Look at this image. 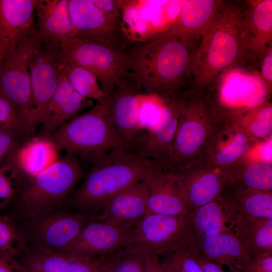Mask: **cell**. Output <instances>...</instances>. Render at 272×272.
I'll list each match as a JSON object with an SVG mask.
<instances>
[{
	"label": "cell",
	"mask_w": 272,
	"mask_h": 272,
	"mask_svg": "<svg viewBox=\"0 0 272 272\" xmlns=\"http://www.w3.org/2000/svg\"><path fill=\"white\" fill-rule=\"evenodd\" d=\"M83 213L46 214L35 218L29 228L34 245L64 253L86 224Z\"/></svg>",
	"instance_id": "2e32d148"
},
{
	"label": "cell",
	"mask_w": 272,
	"mask_h": 272,
	"mask_svg": "<svg viewBox=\"0 0 272 272\" xmlns=\"http://www.w3.org/2000/svg\"><path fill=\"white\" fill-rule=\"evenodd\" d=\"M24 233L10 218L0 215V255L10 257L26 248Z\"/></svg>",
	"instance_id": "74e56055"
},
{
	"label": "cell",
	"mask_w": 272,
	"mask_h": 272,
	"mask_svg": "<svg viewBox=\"0 0 272 272\" xmlns=\"http://www.w3.org/2000/svg\"><path fill=\"white\" fill-rule=\"evenodd\" d=\"M23 138L12 128L0 126V164L6 159L7 162L12 154L20 146V139Z\"/></svg>",
	"instance_id": "ee69618b"
},
{
	"label": "cell",
	"mask_w": 272,
	"mask_h": 272,
	"mask_svg": "<svg viewBox=\"0 0 272 272\" xmlns=\"http://www.w3.org/2000/svg\"><path fill=\"white\" fill-rule=\"evenodd\" d=\"M109 95L87 112L76 116L48 138L59 151L77 157L91 165L104 154L117 150H129L115 131L108 115Z\"/></svg>",
	"instance_id": "5b68a950"
},
{
	"label": "cell",
	"mask_w": 272,
	"mask_h": 272,
	"mask_svg": "<svg viewBox=\"0 0 272 272\" xmlns=\"http://www.w3.org/2000/svg\"><path fill=\"white\" fill-rule=\"evenodd\" d=\"M65 64L60 49L41 42L31 60V124L34 133L42 124L46 106L55 91Z\"/></svg>",
	"instance_id": "8fae6325"
},
{
	"label": "cell",
	"mask_w": 272,
	"mask_h": 272,
	"mask_svg": "<svg viewBox=\"0 0 272 272\" xmlns=\"http://www.w3.org/2000/svg\"><path fill=\"white\" fill-rule=\"evenodd\" d=\"M237 114L242 127L253 141H262L271 135L270 101L254 108L237 111Z\"/></svg>",
	"instance_id": "836d02e7"
},
{
	"label": "cell",
	"mask_w": 272,
	"mask_h": 272,
	"mask_svg": "<svg viewBox=\"0 0 272 272\" xmlns=\"http://www.w3.org/2000/svg\"><path fill=\"white\" fill-rule=\"evenodd\" d=\"M220 198L232 210L243 216L272 220V190L228 185Z\"/></svg>",
	"instance_id": "83f0119b"
},
{
	"label": "cell",
	"mask_w": 272,
	"mask_h": 272,
	"mask_svg": "<svg viewBox=\"0 0 272 272\" xmlns=\"http://www.w3.org/2000/svg\"><path fill=\"white\" fill-rule=\"evenodd\" d=\"M22 264L27 272H68L71 259L64 253L33 245L26 248Z\"/></svg>",
	"instance_id": "1f68e13d"
},
{
	"label": "cell",
	"mask_w": 272,
	"mask_h": 272,
	"mask_svg": "<svg viewBox=\"0 0 272 272\" xmlns=\"http://www.w3.org/2000/svg\"><path fill=\"white\" fill-rule=\"evenodd\" d=\"M6 54L7 52L5 47L0 37V64Z\"/></svg>",
	"instance_id": "f5cc1de1"
},
{
	"label": "cell",
	"mask_w": 272,
	"mask_h": 272,
	"mask_svg": "<svg viewBox=\"0 0 272 272\" xmlns=\"http://www.w3.org/2000/svg\"><path fill=\"white\" fill-rule=\"evenodd\" d=\"M146 180L138 182L109 199L102 207L100 220L125 231L136 227L148 214Z\"/></svg>",
	"instance_id": "ac0fdd59"
},
{
	"label": "cell",
	"mask_w": 272,
	"mask_h": 272,
	"mask_svg": "<svg viewBox=\"0 0 272 272\" xmlns=\"http://www.w3.org/2000/svg\"><path fill=\"white\" fill-rule=\"evenodd\" d=\"M129 232L101 221L86 223L63 253L75 261L108 255L126 247Z\"/></svg>",
	"instance_id": "5bb4252c"
},
{
	"label": "cell",
	"mask_w": 272,
	"mask_h": 272,
	"mask_svg": "<svg viewBox=\"0 0 272 272\" xmlns=\"http://www.w3.org/2000/svg\"><path fill=\"white\" fill-rule=\"evenodd\" d=\"M140 92L134 84L129 83L116 88L108 94L110 121L116 133L128 145V151L139 137L138 95Z\"/></svg>",
	"instance_id": "7402d4cb"
},
{
	"label": "cell",
	"mask_w": 272,
	"mask_h": 272,
	"mask_svg": "<svg viewBox=\"0 0 272 272\" xmlns=\"http://www.w3.org/2000/svg\"><path fill=\"white\" fill-rule=\"evenodd\" d=\"M224 2L187 0L173 25L166 31L188 37H200L220 11Z\"/></svg>",
	"instance_id": "4316f807"
},
{
	"label": "cell",
	"mask_w": 272,
	"mask_h": 272,
	"mask_svg": "<svg viewBox=\"0 0 272 272\" xmlns=\"http://www.w3.org/2000/svg\"><path fill=\"white\" fill-rule=\"evenodd\" d=\"M36 31L24 36L7 54L0 64V95L17 110L29 126L31 124V87L30 62L40 45Z\"/></svg>",
	"instance_id": "9c48e42d"
},
{
	"label": "cell",
	"mask_w": 272,
	"mask_h": 272,
	"mask_svg": "<svg viewBox=\"0 0 272 272\" xmlns=\"http://www.w3.org/2000/svg\"><path fill=\"white\" fill-rule=\"evenodd\" d=\"M171 171L180 183L191 211L217 200L229 184L227 169L205 156Z\"/></svg>",
	"instance_id": "7c38bea8"
},
{
	"label": "cell",
	"mask_w": 272,
	"mask_h": 272,
	"mask_svg": "<svg viewBox=\"0 0 272 272\" xmlns=\"http://www.w3.org/2000/svg\"><path fill=\"white\" fill-rule=\"evenodd\" d=\"M256 142L242 127L237 111L227 112L211 140L204 156L214 165L228 169L242 159Z\"/></svg>",
	"instance_id": "9a60e30c"
},
{
	"label": "cell",
	"mask_w": 272,
	"mask_h": 272,
	"mask_svg": "<svg viewBox=\"0 0 272 272\" xmlns=\"http://www.w3.org/2000/svg\"><path fill=\"white\" fill-rule=\"evenodd\" d=\"M69 4L75 38L126 51L120 30L121 16L104 12L91 0H69Z\"/></svg>",
	"instance_id": "4fadbf2b"
},
{
	"label": "cell",
	"mask_w": 272,
	"mask_h": 272,
	"mask_svg": "<svg viewBox=\"0 0 272 272\" xmlns=\"http://www.w3.org/2000/svg\"><path fill=\"white\" fill-rule=\"evenodd\" d=\"M107 255L84 261H72L68 272H106Z\"/></svg>",
	"instance_id": "f6af8a7d"
},
{
	"label": "cell",
	"mask_w": 272,
	"mask_h": 272,
	"mask_svg": "<svg viewBox=\"0 0 272 272\" xmlns=\"http://www.w3.org/2000/svg\"><path fill=\"white\" fill-rule=\"evenodd\" d=\"M180 112L173 141L172 169L205 156L208 145L228 112L215 90L191 84L179 94Z\"/></svg>",
	"instance_id": "3957f363"
},
{
	"label": "cell",
	"mask_w": 272,
	"mask_h": 272,
	"mask_svg": "<svg viewBox=\"0 0 272 272\" xmlns=\"http://www.w3.org/2000/svg\"><path fill=\"white\" fill-rule=\"evenodd\" d=\"M193 245L207 259L229 268H234L251 259L242 243L231 232L206 236Z\"/></svg>",
	"instance_id": "484cf974"
},
{
	"label": "cell",
	"mask_w": 272,
	"mask_h": 272,
	"mask_svg": "<svg viewBox=\"0 0 272 272\" xmlns=\"http://www.w3.org/2000/svg\"><path fill=\"white\" fill-rule=\"evenodd\" d=\"M200 40L165 31L126 50L137 87L164 98L179 95L192 83Z\"/></svg>",
	"instance_id": "6da1fadb"
},
{
	"label": "cell",
	"mask_w": 272,
	"mask_h": 272,
	"mask_svg": "<svg viewBox=\"0 0 272 272\" xmlns=\"http://www.w3.org/2000/svg\"><path fill=\"white\" fill-rule=\"evenodd\" d=\"M189 219L193 245L206 236L231 231L230 215L220 198L191 211Z\"/></svg>",
	"instance_id": "f1b7e54d"
},
{
	"label": "cell",
	"mask_w": 272,
	"mask_h": 272,
	"mask_svg": "<svg viewBox=\"0 0 272 272\" xmlns=\"http://www.w3.org/2000/svg\"><path fill=\"white\" fill-rule=\"evenodd\" d=\"M255 66L268 88L272 90V47L259 57Z\"/></svg>",
	"instance_id": "7dc6e473"
},
{
	"label": "cell",
	"mask_w": 272,
	"mask_h": 272,
	"mask_svg": "<svg viewBox=\"0 0 272 272\" xmlns=\"http://www.w3.org/2000/svg\"><path fill=\"white\" fill-rule=\"evenodd\" d=\"M61 51L66 63L83 67L94 74L106 95L121 85L134 84L126 51L79 37L66 43Z\"/></svg>",
	"instance_id": "52a82bcc"
},
{
	"label": "cell",
	"mask_w": 272,
	"mask_h": 272,
	"mask_svg": "<svg viewBox=\"0 0 272 272\" xmlns=\"http://www.w3.org/2000/svg\"><path fill=\"white\" fill-rule=\"evenodd\" d=\"M121 11L120 30L127 46L141 44L153 37L151 31L141 17L137 0H118Z\"/></svg>",
	"instance_id": "d6a6232c"
},
{
	"label": "cell",
	"mask_w": 272,
	"mask_h": 272,
	"mask_svg": "<svg viewBox=\"0 0 272 272\" xmlns=\"http://www.w3.org/2000/svg\"><path fill=\"white\" fill-rule=\"evenodd\" d=\"M165 99L166 98L153 93L140 92L139 94V137L156 119Z\"/></svg>",
	"instance_id": "ab89813d"
},
{
	"label": "cell",
	"mask_w": 272,
	"mask_h": 272,
	"mask_svg": "<svg viewBox=\"0 0 272 272\" xmlns=\"http://www.w3.org/2000/svg\"><path fill=\"white\" fill-rule=\"evenodd\" d=\"M58 152L49 138L34 137L20 146L8 161L13 162L23 173L33 178L59 160Z\"/></svg>",
	"instance_id": "d4e9b609"
},
{
	"label": "cell",
	"mask_w": 272,
	"mask_h": 272,
	"mask_svg": "<svg viewBox=\"0 0 272 272\" xmlns=\"http://www.w3.org/2000/svg\"><path fill=\"white\" fill-rule=\"evenodd\" d=\"M242 28L245 46L243 61L255 66L272 47V0L245 1Z\"/></svg>",
	"instance_id": "e0dca14e"
},
{
	"label": "cell",
	"mask_w": 272,
	"mask_h": 272,
	"mask_svg": "<svg viewBox=\"0 0 272 272\" xmlns=\"http://www.w3.org/2000/svg\"><path fill=\"white\" fill-rule=\"evenodd\" d=\"M168 254L161 262L164 272H204L199 262L200 252L195 246Z\"/></svg>",
	"instance_id": "f35d334b"
},
{
	"label": "cell",
	"mask_w": 272,
	"mask_h": 272,
	"mask_svg": "<svg viewBox=\"0 0 272 272\" xmlns=\"http://www.w3.org/2000/svg\"><path fill=\"white\" fill-rule=\"evenodd\" d=\"M1 125L12 128L23 138L33 134L29 126L17 110L7 100L0 95V126Z\"/></svg>",
	"instance_id": "b9f144b4"
},
{
	"label": "cell",
	"mask_w": 272,
	"mask_h": 272,
	"mask_svg": "<svg viewBox=\"0 0 272 272\" xmlns=\"http://www.w3.org/2000/svg\"><path fill=\"white\" fill-rule=\"evenodd\" d=\"M91 166L72 198V204L83 210L100 211L113 196L145 180L154 170L162 167L155 161L137 157L123 150L104 154Z\"/></svg>",
	"instance_id": "277c9868"
},
{
	"label": "cell",
	"mask_w": 272,
	"mask_h": 272,
	"mask_svg": "<svg viewBox=\"0 0 272 272\" xmlns=\"http://www.w3.org/2000/svg\"><path fill=\"white\" fill-rule=\"evenodd\" d=\"M145 180L148 214L179 216L191 211L182 187L172 171L159 167Z\"/></svg>",
	"instance_id": "d6986e66"
},
{
	"label": "cell",
	"mask_w": 272,
	"mask_h": 272,
	"mask_svg": "<svg viewBox=\"0 0 272 272\" xmlns=\"http://www.w3.org/2000/svg\"><path fill=\"white\" fill-rule=\"evenodd\" d=\"M83 175L80 160L65 154L25 185L18 199L19 213L33 219L47 214L62 203Z\"/></svg>",
	"instance_id": "8992f818"
},
{
	"label": "cell",
	"mask_w": 272,
	"mask_h": 272,
	"mask_svg": "<svg viewBox=\"0 0 272 272\" xmlns=\"http://www.w3.org/2000/svg\"><path fill=\"white\" fill-rule=\"evenodd\" d=\"M37 1L0 0V37L7 54L34 29V12Z\"/></svg>",
	"instance_id": "603a6c76"
},
{
	"label": "cell",
	"mask_w": 272,
	"mask_h": 272,
	"mask_svg": "<svg viewBox=\"0 0 272 272\" xmlns=\"http://www.w3.org/2000/svg\"><path fill=\"white\" fill-rule=\"evenodd\" d=\"M93 100L80 95L73 87L63 71L59 77L55 91L45 111L41 137L48 138L59 127L81 114Z\"/></svg>",
	"instance_id": "44dd1931"
},
{
	"label": "cell",
	"mask_w": 272,
	"mask_h": 272,
	"mask_svg": "<svg viewBox=\"0 0 272 272\" xmlns=\"http://www.w3.org/2000/svg\"><path fill=\"white\" fill-rule=\"evenodd\" d=\"M179 112V95L166 98L156 119L128 152L137 157L155 161L165 170H171L173 141Z\"/></svg>",
	"instance_id": "30bf717a"
},
{
	"label": "cell",
	"mask_w": 272,
	"mask_h": 272,
	"mask_svg": "<svg viewBox=\"0 0 272 272\" xmlns=\"http://www.w3.org/2000/svg\"><path fill=\"white\" fill-rule=\"evenodd\" d=\"M250 67L243 62L225 70L219 76L215 91L219 104L226 111L243 109L240 100L242 85Z\"/></svg>",
	"instance_id": "4dcf8cb0"
},
{
	"label": "cell",
	"mask_w": 272,
	"mask_h": 272,
	"mask_svg": "<svg viewBox=\"0 0 272 272\" xmlns=\"http://www.w3.org/2000/svg\"><path fill=\"white\" fill-rule=\"evenodd\" d=\"M187 0L164 1L155 26V35L167 31L173 25Z\"/></svg>",
	"instance_id": "7bdbcfd3"
},
{
	"label": "cell",
	"mask_w": 272,
	"mask_h": 272,
	"mask_svg": "<svg viewBox=\"0 0 272 272\" xmlns=\"http://www.w3.org/2000/svg\"><path fill=\"white\" fill-rule=\"evenodd\" d=\"M271 91L256 68L250 67L241 91L240 100L243 109L254 108L270 101Z\"/></svg>",
	"instance_id": "e575fe53"
},
{
	"label": "cell",
	"mask_w": 272,
	"mask_h": 272,
	"mask_svg": "<svg viewBox=\"0 0 272 272\" xmlns=\"http://www.w3.org/2000/svg\"><path fill=\"white\" fill-rule=\"evenodd\" d=\"M189 213L179 216L148 214L129 231L126 247L137 249L147 257L188 249L193 242Z\"/></svg>",
	"instance_id": "ba28073f"
},
{
	"label": "cell",
	"mask_w": 272,
	"mask_h": 272,
	"mask_svg": "<svg viewBox=\"0 0 272 272\" xmlns=\"http://www.w3.org/2000/svg\"><path fill=\"white\" fill-rule=\"evenodd\" d=\"M23 172L11 161L0 167V209L13 197L22 183Z\"/></svg>",
	"instance_id": "60d3db41"
},
{
	"label": "cell",
	"mask_w": 272,
	"mask_h": 272,
	"mask_svg": "<svg viewBox=\"0 0 272 272\" xmlns=\"http://www.w3.org/2000/svg\"><path fill=\"white\" fill-rule=\"evenodd\" d=\"M147 258L137 249L121 248L107 255L106 272H146Z\"/></svg>",
	"instance_id": "8d00e7d4"
},
{
	"label": "cell",
	"mask_w": 272,
	"mask_h": 272,
	"mask_svg": "<svg viewBox=\"0 0 272 272\" xmlns=\"http://www.w3.org/2000/svg\"><path fill=\"white\" fill-rule=\"evenodd\" d=\"M35 11L42 43L61 49L75 38L69 0H37Z\"/></svg>",
	"instance_id": "ffe728a7"
},
{
	"label": "cell",
	"mask_w": 272,
	"mask_h": 272,
	"mask_svg": "<svg viewBox=\"0 0 272 272\" xmlns=\"http://www.w3.org/2000/svg\"><path fill=\"white\" fill-rule=\"evenodd\" d=\"M230 185L261 190H272V163L246 155L227 169Z\"/></svg>",
	"instance_id": "f546056e"
},
{
	"label": "cell",
	"mask_w": 272,
	"mask_h": 272,
	"mask_svg": "<svg viewBox=\"0 0 272 272\" xmlns=\"http://www.w3.org/2000/svg\"><path fill=\"white\" fill-rule=\"evenodd\" d=\"M235 268L243 272H272V253L251 258L249 262Z\"/></svg>",
	"instance_id": "bcb514c9"
},
{
	"label": "cell",
	"mask_w": 272,
	"mask_h": 272,
	"mask_svg": "<svg viewBox=\"0 0 272 272\" xmlns=\"http://www.w3.org/2000/svg\"><path fill=\"white\" fill-rule=\"evenodd\" d=\"M91 2L105 13L121 16L118 0H91Z\"/></svg>",
	"instance_id": "c3c4849f"
},
{
	"label": "cell",
	"mask_w": 272,
	"mask_h": 272,
	"mask_svg": "<svg viewBox=\"0 0 272 272\" xmlns=\"http://www.w3.org/2000/svg\"><path fill=\"white\" fill-rule=\"evenodd\" d=\"M244 5V1H225L202 33L193 68L192 86L215 90L218 79L225 70L243 62Z\"/></svg>",
	"instance_id": "7a4b0ae2"
},
{
	"label": "cell",
	"mask_w": 272,
	"mask_h": 272,
	"mask_svg": "<svg viewBox=\"0 0 272 272\" xmlns=\"http://www.w3.org/2000/svg\"><path fill=\"white\" fill-rule=\"evenodd\" d=\"M229 210L230 232L240 241L251 257L272 253V220L248 218Z\"/></svg>",
	"instance_id": "cb8c5ba5"
},
{
	"label": "cell",
	"mask_w": 272,
	"mask_h": 272,
	"mask_svg": "<svg viewBox=\"0 0 272 272\" xmlns=\"http://www.w3.org/2000/svg\"><path fill=\"white\" fill-rule=\"evenodd\" d=\"M22 267V265L16 261L14 257L0 255V272H13L14 270Z\"/></svg>",
	"instance_id": "f907efd6"
},
{
	"label": "cell",
	"mask_w": 272,
	"mask_h": 272,
	"mask_svg": "<svg viewBox=\"0 0 272 272\" xmlns=\"http://www.w3.org/2000/svg\"><path fill=\"white\" fill-rule=\"evenodd\" d=\"M199 262L204 272H243L235 268H229L228 271L225 270L221 266L207 259L200 253L199 257Z\"/></svg>",
	"instance_id": "681fc988"
},
{
	"label": "cell",
	"mask_w": 272,
	"mask_h": 272,
	"mask_svg": "<svg viewBox=\"0 0 272 272\" xmlns=\"http://www.w3.org/2000/svg\"><path fill=\"white\" fill-rule=\"evenodd\" d=\"M63 72L74 89L83 97L98 102L106 96L97 79L90 71L65 62Z\"/></svg>",
	"instance_id": "d590c367"
},
{
	"label": "cell",
	"mask_w": 272,
	"mask_h": 272,
	"mask_svg": "<svg viewBox=\"0 0 272 272\" xmlns=\"http://www.w3.org/2000/svg\"><path fill=\"white\" fill-rule=\"evenodd\" d=\"M146 272H164L157 255L147 257L146 262Z\"/></svg>",
	"instance_id": "816d5d0a"
}]
</instances>
